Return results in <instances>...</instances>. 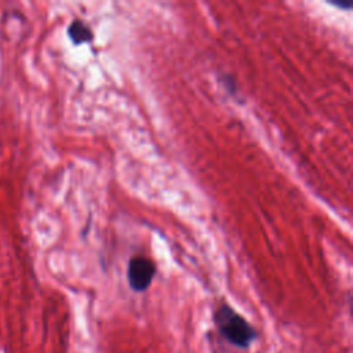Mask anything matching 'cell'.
I'll list each match as a JSON object with an SVG mask.
<instances>
[{
  "label": "cell",
  "instance_id": "7a4b0ae2",
  "mask_svg": "<svg viewBox=\"0 0 353 353\" xmlns=\"http://www.w3.org/2000/svg\"><path fill=\"white\" fill-rule=\"evenodd\" d=\"M156 274V263L143 256L135 255L130 258L127 266V280L128 285L134 292H143L146 291Z\"/></svg>",
  "mask_w": 353,
  "mask_h": 353
},
{
  "label": "cell",
  "instance_id": "277c9868",
  "mask_svg": "<svg viewBox=\"0 0 353 353\" xmlns=\"http://www.w3.org/2000/svg\"><path fill=\"white\" fill-rule=\"evenodd\" d=\"M330 4H332V6H335V7H339V8H346V10H350L352 8V6H353V3L349 0V1H346V3H343V1H341V3H335V1H328Z\"/></svg>",
  "mask_w": 353,
  "mask_h": 353
},
{
  "label": "cell",
  "instance_id": "6da1fadb",
  "mask_svg": "<svg viewBox=\"0 0 353 353\" xmlns=\"http://www.w3.org/2000/svg\"><path fill=\"white\" fill-rule=\"evenodd\" d=\"M212 320L219 335L237 349L247 350L258 339L255 327L228 303H221L215 309Z\"/></svg>",
  "mask_w": 353,
  "mask_h": 353
},
{
  "label": "cell",
  "instance_id": "3957f363",
  "mask_svg": "<svg viewBox=\"0 0 353 353\" xmlns=\"http://www.w3.org/2000/svg\"><path fill=\"white\" fill-rule=\"evenodd\" d=\"M68 37L74 46H81L84 43H91L94 40V32L90 25H87L83 19H73L66 29Z\"/></svg>",
  "mask_w": 353,
  "mask_h": 353
}]
</instances>
